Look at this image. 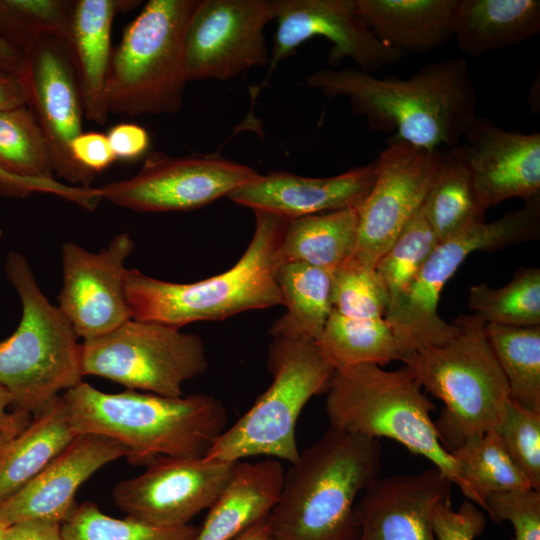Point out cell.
Wrapping results in <instances>:
<instances>
[{
    "instance_id": "obj_35",
    "label": "cell",
    "mask_w": 540,
    "mask_h": 540,
    "mask_svg": "<svg viewBox=\"0 0 540 540\" xmlns=\"http://www.w3.org/2000/svg\"><path fill=\"white\" fill-rule=\"evenodd\" d=\"M468 304L485 323L540 325V269L521 268L500 288L484 283L473 285Z\"/></svg>"
},
{
    "instance_id": "obj_18",
    "label": "cell",
    "mask_w": 540,
    "mask_h": 540,
    "mask_svg": "<svg viewBox=\"0 0 540 540\" xmlns=\"http://www.w3.org/2000/svg\"><path fill=\"white\" fill-rule=\"evenodd\" d=\"M277 23L268 75L308 39L324 37L332 46L328 59L337 65L350 58L359 70L374 73L405 55L380 42L361 19L356 0H275Z\"/></svg>"
},
{
    "instance_id": "obj_4",
    "label": "cell",
    "mask_w": 540,
    "mask_h": 540,
    "mask_svg": "<svg viewBox=\"0 0 540 540\" xmlns=\"http://www.w3.org/2000/svg\"><path fill=\"white\" fill-rule=\"evenodd\" d=\"M254 213L255 229L248 248L224 273L198 282L175 283L127 269L125 296L131 318L181 328L283 304L275 272L288 219L264 211Z\"/></svg>"
},
{
    "instance_id": "obj_24",
    "label": "cell",
    "mask_w": 540,
    "mask_h": 540,
    "mask_svg": "<svg viewBox=\"0 0 540 540\" xmlns=\"http://www.w3.org/2000/svg\"><path fill=\"white\" fill-rule=\"evenodd\" d=\"M285 469L275 458L235 462L194 540H232L267 519L276 505Z\"/></svg>"
},
{
    "instance_id": "obj_2",
    "label": "cell",
    "mask_w": 540,
    "mask_h": 540,
    "mask_svg": "<svg viewBox=\"0 0 540 540\" xmlns=\"http://www.w3.org/2000/svg\"><path fill=\"white\" fill-rule=\"evenodd\" d=\"M74 432L121 443L131 464L160 457L198 458L226 430L224 404L207 394L165 397L126 390L105 393L81 381L63 395Z\"/></svg>"
},
{
    "instance_id": "obj_51",
    "label": "cell",
    "mask_w": 540,
    "mask_h": 540,
    "mask_svg": "<svg viewBox=\"0 0 540 540\" xmlns=\"http://www.w3.org/2000/svg\"><path fill=\"white\" fill-rule=\"evenodd\" d=\"M20 432H6L0 433V458L7 448L10 441L19 434Z\"/></svg>"
},
{
    "instance_id": "obj_44",
    "label": "cell",
    "mask_w": 540,
    "mask_h": 540,
    "mask_svg": "<svg viewBox=\"0 0 540 540\" xmlns=\"http://www.w3.org/2000/svg\"><path fill=\"white\" fill-rule=\"evenodd\" d=\"M116 160L132 161L147 154L150 147L148 132L134 123H119L106 134Z\"/></svg>"
},
{
    "instance_id": "obj_38",
    "label": "cell",
    "mask_w": 540,
    "mask_h": 540,
    "mask_svg": "<svg viewBox=\"0 0 540 540\" xmlns=\"http://www.w3.org/2000/svg\"><path fill=\"white\" fill-rule=\"evenodd\" d=\"M198 528L163 527L128 515L114 518L91 502L76 507L61 525L64 540H194Z\"/></svg>"
},
{
    "instance_id": "obj_17",
    "label": "cell",
    "mask_w": 540,
    "mask_h": 540,
    "mask_svg": "<svg viewBox=\"0 0 540 540\" xmlns=\"http://www.w3.org/2000/svg\"><path fill=\"white\" fill-rule=\"evenodd\" d=\"M233 464L205 457H160L142 474L118 483L113 500L128 516L145 522L163 527L187 525L215 502Z\"/></svg>"
},
{
    "instance_id": "obj_29",
    "label": "cell",
    "mask_w": 540,
    "mask_h": 540,
    "mask_svg": "<svg viewBox=\"0 0 540 540\" xmlns=\"http://www.w3.org/2000/svg\"><path fill=\"white\" fill-rule=\"evenodd\" d=\"M275 278L287 312L273 323L270 335L317 341L333 310L331 273L287 262L278 264Z\"/></svg>"
},
{
    "instance_id": "obj_1",
    "label": "cell",
    "mask_w": 540,
    "mask_h": 540,
    "mask_svg": "<svg viewBox=\"0 0 540 540\" xmlns=\"http://www.w3.org/2000/svg\"><path fill=\"white\" fill-rule=\"evenodd\" d=\"M305 86L328 98L345 97L378 132L426 149L448 148L476 116L477 93L464 58L436 61L408 79L378 78L357 68L319 69Z\"/></svg>"
},
{
    "instance_id": "obj_10",
    "label": "cell",
    "mask_w": 540,
    "mask_h": 540,
    "mask_svg": "<svg viewBox=\"0 0 540 540\" xmlns=\"http://www.w3.org/2000/svg\"><path fill=\"white\" fill-rule=\"evenodd\" d=\"M524 202L521 209L492 222H472L436 245L412 285L385 316L398 340L400 360L420 346L442 343L453 334L455 326L440 317L438 303L445 284L469 254L538 239L540 197Z\"/></svg>"
},
{
    "instance_id": "obj_6",
    "label": "cell",
    "mask_w": 540,
    "mask_h": 540,
    "mask_svg": "<svg viewBox=\"0 0 540 540\" xmlns=\"http://www.w3.org/2000/svg\"><path fill=\"white\" fill-rule=\"evenodd\" d=\"M326 391L330 427L395 440L428 459L461 488L458 464L443 446L431 418L435 405L407 366L385 370L367 363L335 369Z\"/></svg>"
},
{
    "instance_id": "obj_27",
    "label": "cell",
    "mask_w": 540,
    "mask_h": 540,
    "mask_svg": "<svg viewBox=\"0 0 540 540\" xmlns=\"http://www.w3.org/2000/svg\"><path fill=\"white\" fill-rule=\"evenodd\" d=\"M76 436L63 397L58 395L34 415L2 454L0 503L38 475Z\"/></svg>"
},
{
    "instance_id": "obj_36",
    "label": "cell",
    "mask_w": 540,
    "mask_h": 540,
    "mask_svg": "<svg viewBox=\"0 0 540 540\" xmlns=\"http://www.w3.org/2000/svg\"><path fill=\"white\" fill-rule=\"evenodd\" d=\"M438 243L421 206L375 265L389 295L387 313L412 285Z\"/></svg>"
},
{
    "instance_id": "obj_52",
    "label": "cell",
    "mask_w": 540,
    "mask_h": 540,
    "mask_svg": "<svg viewBox=\"0 0 540 540\" xmlns=\"http://www.w3.org/2000/svg\"><path fill=\"white\" fill-rule=\"evenodd\" d=\"M6 527H7V524L4 522L2 516L0 515V540H2L3 533Z\"/></svg>"
},
{
    "instance_id": "obj_42",
    "label": "cell",
    "mask_w": 540,
    "mask_h": 540,
    "mask_svg": "<svg viewBox=\"0 0 540 540\" xmlns=\"http://www.w3.org/2000/svg\"><path fill=\"white\" fill-rule=\"evenodd\" d=\"M431 525L437 540H474L486 526L483 512L471 501L455 510L450 499L438 502L431 513Z\"/></svg>"
},
{
    "instance_id": "obj_21",
    "label": "cell",
    "mask_w": 540,
    "mask_h": 540,
    "mask_svg": "<svg viewBox=\"0 0 540 540\" xmlns=\"http://www.w3.org/2000/svg\"><path fill=\"white\" fill-rule=\"evenodd\" d=\"M452 482L436 467L375 479L356 503L358 540H437L434 506L450 499Z\"/></svg>"
},
{
    "instance_id": "obj_37",
    "label": "cell",
    "mask_w": 540,
    "mask_h": 540,
    "mask_svg": "<svg viewBox=\"0 0 540 540\" xmlns=\"http://www.w3.org/2000/svg\"><path fill=\"white\" fill-rule=\"evenodd\" d=\"M73 3L66 0H0V35L24 54L43 37L67 47Z\"/></svg>"
},
{
    "instance_id": "obj_47",
    "label": "cell",
    "mask_w": 540,
    "mask_h": 540,
    "mask_svg": "<svg viewBox=\"0 0 540 540\" xmlns=\"http://www.w3.org/2000/svg\"><path fill=\"white\" fill-rule=\"evenodd\" d=\"M11 393L0 385V433L21 432L30 422V414L14 409L9 412L8 407L13 405Z\"/></svg>"
},
{
    "instance_id": "obj_45",
    "label": "cell",
    "mask_w": 540,
    "mask_h": 540,
    "mask_svg": "<svg viewBox=\"0 0 540 540\" xmlns=\"http://www.w3.org/2000/svg\"><path fill=\"white\" fill-rule=\"evenodd\" d=\"M0 193L9 197H26L32 193H45L67 200L72 194V188L57 180L38 181L20 178L0 168Z\"/></svg>"
},
{
    "instance_id": "obj_30",
    "label": "cell",
    "mask_w": 540,
    "mask_h": 540,
    "mask_svg": "<svg viewBox=\"0 0 540 540\" xmlns=\"http://www.w3.org/2000/svg\"><path fill=\"white\" fill-rule=\"evenodd\" d=\"M450 453L458 464L462 494L483 510L491 494L532 488L495 430L468 437Z\"/></svg>"
},
{
    "instance_id": "obj_43",
    "label": "cell",
    "mask_w": 540,
    "mask_h": 540,
    "mask_svg": "<svg viewBox=\"0 0 540 540\" xmlns=\"http://www.w3.org/2000/svg\"><path fill=\"white\" fill-rule=\"evenodd\" d=\"M74 161L92 175L107 169L116 159L107 136L99 132H82L71 143Z\"/></svg>"
},
{
    "instance_id": "obj_50",
    "label": "cell",
    "mask_w": 540,
    "mask_h": 540,
    "mask_svg": "<svg viewBox=\"0 0 540 540\" xmlns=\"http://www.w3.org/2000/svg\"><path fill=\"white\" fill-rule=\"evenodd\" d=\"M267 519L253 525L232 540H274Z\"/></svg>"
},
{
    "instance_id": "obj_19",
    "label": "cell",
    "mask_w": 540,
    "mask_h": 540,
    "mask_svg": "<svg viewBox=\"0 0 540 540\" xmlns=\"http://www.w3.org/2000/svg\"><path fill=\"white\" fill-rule=\"evenodd\" d=\"M462 139L465 143L455 147L485 211L510 198L540 197V133L504 130L476 115Z\"/></svg>"
},
{
    "instance_id": "obj_20",
    "label": "cell",
    "mask_w": 540,
    "mask_h": 540,
    "mask_svg": "<svg viewBox=\"0 0 540 540\" xmlns=\"http://www.w3.org/2000/svg\"><path fill=\"white\" fill-rule=\"evenodd\" d=\"M127 455V449L111 438L77 435L38 475L0 503V515L7 526L27 519L62 524L76 508L80 486L106 464Z\"/></svg>"
},
{
    "instance_id": "obj_39",
    "label": "cell",
    "mask_w": 540,
    "mask_h": 540,
    "mask_svg": "<svg viewBox=\"0 0 540 540\" xmlns=\"http://www.w3.org/2000/svg\"><path fill=\"white\" fill-rule=\"evenodd\" d=\"M333 310L354 319L385 318L389 307L387 289L375 268L348 259L331 272Z\"/></svg>"
},
{
    "instance_id": "obj_25",
    "label": "cell",
    "mask_w": 540,
    "mask_h": 540,
    "mask_svg": "<svg viewBox=\"0 0 540 540\" xmlns=\"http://www.w3.org/2000/svg\"><path fill=\"white\" fill-rule=\"evenodd\" d=\"M459 0H356L375 37L405 54H427L451 40Z\"/></svg>"
},
{
    "instance_id": "obj_41",
    "label": "cell",
    "mask_w": 540,
    "mask_h": 540,
    "mask_svg": "<svg viewBox=\"0 0 540 540\" xmlns=\"http://www.w3.org/2000/svg\"><path fill=\"white\" fill-rule=\"evenodd\" d=\"M485 511L501 523L508 521L515 531L514 540H540V491L533 488L489 495Z\"/></svg>"
},
{
    "instance_id": "obj_7",
    "label": "cell",
    "mask_w": 540,
    "mask_h": 540,
    "mask_svg": "<svg viewBox=\"0 0 540 540\" xmlns=\"http://www.w3.org/2000/svg\"><path fill=\"white\" fill-rule=\"evenodd\" d=\"M5 272L20 299L22 316L13 334L0 341V385L13 396L15 409L37 414L61 390L82 381L80 344L21 253H8Z\"/></svg>"
},
{
    "instance_id": "obj_12",
    "label": "cell",
    "mask_w": 540,
    "mask_h": 540,
    "mask_svg": "<svg viewBox=\"0 0 540 540\" xmlns=\"http://www.w3.org/2000/svg\"><path fill=\"white\" fill-rule=\"evenodd\" d=\"M247 165L218 156L147 155L139 171L96 191L101 200L142 213L193 210L227 196L258 176Z\"/></svg>"
},
{
    "instance_id": "obj_46",
    "label": "cell",
    "mask_w": 540,
    "mask_h": 540,
    "mask_svg": "<svg viewBox=\"0 0 540 540\" xmlns=\"http://www.w3.org/2000/svg\"><path fill=\"white\" fill-rule=\"evenodd\" d=\"M61 525L43 519L18 521L5 528L2 540H64Z\"/></svg>"
},
{
    "instance_id": "obj_23",
    "label": "cell",
    "mask_w": 540,
    "mask_h": 540,
    "mask_svg": "<svg viewBox=\"0 0 540 540\" xmlns=\"http://www.w3.org/2000/svg\"><path fill=\"white\" fill-rule=\"evenodd\" d=\"M131 0H78L73 3L67 50L77 78L84 117L104 125L109 112L105 91L112 56L111 30L119 12L135 8Z\"/></svg>"
},
{
    "instance_id": "obj_16",
    "label": "cell",
    "mask_w": 540,
    "mask_h": 540,
    "mask_svg": "<svg viewBox=\"0 0 540 540\" xmlns=\"http://www.w3.org/2000/svg\"><path fill=\"white\" fill-rule=\"evenodd\" d=\"M134 247L128 232L115 235L98 252L73 242L62 246L58 309L83 341L103 336L132 319L125 296V261Z\"/></svg>"
},
{
    "instance_id": "obj_8",
    "label": "cell",
    "mask_w": 540,
    "mask_h": 540,
    "mask_svg": "<svg viewBox=\"0 0 540 540\" xmlns=\"http://www.w3.org/2000/svg\"><path fill=\"white\" fill-rule=\"evenodd\" d=\"M198 0H150L113 49L105 91L109 114H173L183 103L186 28Z\"/></svg>"
},
{
    "instance_id": "obj_9",
    "label": "cell",
    "mask_w": 540,
    "mask_h": 540,
    "mask_svg": "<svg viewBox=\"0 0 540 540\" xmlns=\"http://www.w3.org/2000/svg\"><path fill=\"white\" fill-rule=\"evenodd\" d=\"M267 365L271 385L216 440L207 460L235 463L266 456L291 465L298 461V417L313 396L327 390L335 368L316 341L284 336L272 337Z\"/></svg>"
},
{
    "instance_id": "obj_11",
    "label": "cell",
    "mask_w": 540,
    "mask_h": 540,
    "mask_svg": "<svg viewBox=\"0 0 540 540\" xmlns=\"http://www.w3.org/2000/svg\"><path fill=\"white\" fill-rule=\"evenodd\" d=\"M84 376H98L128 390L183 396L185 382L209 366L203 340L180 328L130 319L113 331L80 344Z\"/></svg>"
},
{
    "instance_id": "obj_34",
    "label": "cell",
    "mask_w": 540,
    "mask_h": 540,
    "mask_svg": "<svg viewBox=\"0 0 540 540\" xmlns=\"http://www.w3.org/2000/svg\"><path fill=\"white\" fill-rule=\"evenodd\" d=\"M0 168L24 179L56 180L47 141L27 105L0 110Z\"/></svg>"
},
{
    "instance_id": "obj_3",
    "label": "cell",
    "mask_w": 540,
    "mask_h": 540,
    "mask_svg": "<svg viewBox=\"0 0 540 540\" xmlns=\"http://www.w3.org/2000/svg\"><path fill=\"white\" fill-rule=\"evenodd\" d=\"M378 439L329 427L285 471L268 517L274 540H358V495L379 477Z\"/></svg>"
},
{
    "instance_id": "obj_32",
    "label": "cell",
    "mask_w": 540,
    "mask_h": 540,
    "mask_svg": "<svg viewBox=\"0 0 540 540\" xmlns=\"http://www.w3.org/2000/svg\"><path fill=\"white\" fill-rule=\"evenodd\" d=\"M441 166L422 208L435 232L443 241L468 224L485 221L471 172L456 147L441 151Z\"/></svg>"
},
{
    "instance_id": "obj_13",
    "label": "cell",
    "mask_w": 540,
    "mask_h": 540,
    "mask_svg": "<svg viewBox=\"0 0 540 540\" xmlns=\"http://www.w3.org/2000/svg\"><path fill=\"white\" fill-rule=\"evenodd\" d=\"M275 16V0H198L184 39L187 82L226 81L268 68L264 29Z\"/></svg>"
},
{
    "instance_id": "obj_48",
    "label": "cell",
    "mask_w": 540,
    "mask_h": 540,
    "mask_svg": "<svg viewBox=\"0 0 540 540\" xmlns=\"http://www.w3.org/2000/svg\"><path fill=\"white\" fill-rule=\"evenodd\" d=\"M26 105V95L18 76L0 74V110Z\"/></svg>"
},
{
    "instance_id": "obj_40",
    "label": "cell",
    "mask_w": 540,
    "mask_h": 540,
    "mask_svg": "<svg viewBox=\"0 0 540 540\" xmlns=\"http://www.w3.org/2000/svg\"><path fill=\"white\" fill-rule=\"evenodd\" d=\"M495 431L531 487L540 491V413L527 410L510 399Z\"/></svg>"
},
{
    "instance_id": "obj_28",
    "label": "cell",
    "mask_w": 540,
    "mask_h": 540,
    "mask_svg": "<svg viewBox=\"0 0 540 540\" xmlns=\"http://www.w3.org/2000/svg\"><path fill=\"white\" fill-rule=\"evenodd\" d=\"M359 207L288 220L278 251L280 263H305L330 273L353 254Z\"/></svg>"
},
{
    "instance_id": "obj_33",
    "label": "cell",
    "mask_w": 540,
    "mask_h": 540,
    "mask_svg": "<svg viewBox=\"0 0 540 540\" xmlns=\"http://www.w3.org/2000/svg\"><path fill=\"white\" fill-rule=\"evenodd\" d=\"M485 331L507 380L510 399L540 413V325L485 323Z\"/></svg>"
},
{
    "instance_id": "obj_22",
    "label": "cell",
    "mask_w": 540,
    "mask_h": 540,
    "mask_svg": "<svg viewBox=\"0 0 540 540\" xmlns=\"http://www.w3.org/2000/svg\"><path fill=\"white\" fill-rule=\"evenodd\" d=\"M377 159L345 173L325 178L270 172L231 192L228 197L253 211L291 220L303 216L360 207L373 187Z\"/></svg>"
},
{
    "instance_id": "obj_26",
    "label": "cell",
    "mask_w": 540,
    "mask_h": 540,
    "mask_svg": "<svg viewBox=\"0 0 540 540\" xmlns=\"http://www.w3.org/2000/svg\"><path fill=\"white\" fill-rule=\"evenodd\" d=\"M539 32V0L458 1L453 38L466 55L517 45Z\"/></svg>"
},
{
    "instance_id": "obj_14",
    "label": "cell",
    "mask_w": 540,
    "mask_h": 540,
    "mask_svg": "<svg viewBox=\"0 0 540 540\" xmlns=\"http://www.w3.org/2000/svg\"><path fill=\"white\" fill-rule=\"evenodd\" d=\"M377 175L359 207L358 238L349 258L375 268L401 230L422 206L441 166V150L388 139L377 156Z\"/></svg>"
},
{
    "instance_id": "obj_31",
    "label": "cell",
    "mask_w": 540,
    "mask_h": 540,
    "mask_svg": "<svg viewBox=\"0 0 540 540\" xmlns=\"http://www.w3.org/2000/svg\"><path fill=\"white\" fill-rule=\"evenodd\" d=\"M316 343L335 369L367 363L383 366L401 357L385 318L354 319L332 310Z\"/></svg>"
},
{
    "instance_id": "obj_5",
    "label": "cell",
    "mask_w": 540,
    "mask_h": 540,
    "mask_svg": "<svg viewBox=\"0 0 540 540\" xmlns=\"http://www.w3.org/2000/svg\"><path fill=\"white\" fill-rule=\"evenodd\" d=\"M444 342L420 346L400 361L444 403L434 421L443 446L455 450L468 437L496 430L510 394L505 375L476 314L458 316Z\"/></svg>"
},
{
    "instance_id": "obj_15",
    "label": "cell",
    "mask_w": 540,
    "mask_h": 540,
    "mask_svg": "<svg viewBox=\"0 0 540 540\" xmlns=\"http://www.w3.org/2000/svg\"><path fill=\"white\" fill-rule=\"evenodd\" d=\"M18 78L26 105L47 141L55 175L90 188L94 175L81 168L71 154L72 141L83 132L84 111L67 47L56 38H41L23 54Z\"/></svg>"
},
{
    "instance_id": "obj_49",
    "label": "cell",
    "mask_w": 540,
    "mask_h": 540,
    "mask_svg": "<svg viewBox=\"0 0 540 540\" xmlns=\"http://www.w3.org/2000/svg\"><path fill=\"white\" fill-rule=\"evenodd\" d=\"M23 54L0 35V74L18 76Z\"/></svg>"
}]
</instances>
